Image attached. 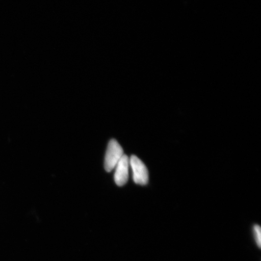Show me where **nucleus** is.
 <instances>
[{
  "instance_id": "nucleus-4",
  "label": "nucleus",
  "mask_w": 261,
  "mask_h": 261,
  "mask_svg": "<svg viewBox=\"0 0 261 261\" xmlns=\"http://www.w3.org/2000/svg\"><path fill=\"white\" fill-rule=\"evenodd\" d=\"M253 234L254 240L259 248L261 246V229L259 225H254L253 227Z\"/></svg>"
},
{
  "instance_id": "nucleus-2",
  "label": "nucleus",
  "mask_w": 261,
  "mask_h": 261,
  "mask_svg": "<svg viewBox=\"0 0 261 261\" xmlns=\"http://www.w3.org/2000/svg\"><path fill=\"white\" fill-rule=\"evenodd\" d=\"M129 165L133 170L134 181L140 185L148 184L149 173L144 163L138 156L132 155L129 159Z\"/></svg>"
},
{
  "instance_id": "nucleus-3",
  "label": "nucleus",
  "mask_w": 261,
  "mask_h": 261,
  "mask_svg": "<svg viewBox=\"0 0 261 261\" xmlns=\"http://www.w3.org/2000/svg\"><path fill=\"white\" fill-rule=\"evenodd\" d=\"M129 166V159L128 156L123 154L115 167L114 181L119 187L125 185L128 180Z\"/></svg>"
},
{
  "instance_id": "nucleus-1",
  "label": "nucleus",
  "mask_w": 261,
  "mask_h": 261,
  "mask_svg": "<svg viewBox=\"0 0 261 261\" xmlns=\"http://www.w3.org/2000/svg\"><path fill=\"white\" fill-rule=\"evenodd\" d=\"M123 154L122 146L117 140H111L107 147L105 163H104L106 171L108 172L113 171Z\"/></svg>"
}]
</instances>
